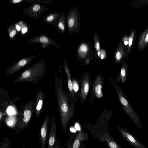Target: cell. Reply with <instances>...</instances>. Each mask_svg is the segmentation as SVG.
<instances>
[{
	"mask_svg": "<svg viewBox=\"0 0 148 148\" xmlns=\"http://www.w3.org/2000/svg\"><path fill=\"white\" fill-rule=\"evenodd\" d=\"M70 131L73 132H76V130L75 128L73 127H71L70 128Z\"/></svg>",
	"mask_w": 148,
	"mask_h": 148,
	"instance_id": "obj_37",
	"label": "cell"
},
{
	"mask_svg": "<svg viewBox=\"0 0 148 148\" xmlns=\"http://www.w3.org/2000/svg\"><path fill=\"white\" fill-rule=\"evenodd\" d=\"M1 108L0 111V128H1L3 125L2 122L5 120V114L3 112V111Z\"/></svg>",
	"mask_w": 148,
	"mask_h": 148,
	"instance_id": "obj_31",
	"label": "cell"
},
{
	"mask_svg": "<svg viewBox=\"0 0 148 148\" xmlns=\"http://www.w3.org/2000/svg\"><path fill=\"white\" fill-rule=\"evenodd\" d=\"M63 82L61 75H55L54 84L55 93L62 129L65 132L69 123L73 116L74 106L73 104L71 106L69 104L67 97L63 89Z\"/></svg>",
	"mask_w": 148,
	"mask_h": 148,
	"instance_id": "obj_1",
	"label": "cell"
},
{
	"mask_svg": "<svg viewBox=\"0 0 148 148\" xmlns=\"http://www.w3.org/2000/svg\"><path fill=\"white\" fill-rule=\"evenodd\" d=\"M73 89L75 91H77L78 90V85L75 80L73 81Z\"/></svg>",
	"mask_w": 148,
	"mask_h": 148,
	"instance_id": "obj_32",
	"label": "cell"
},
{
	"mask_svg": "<svg viewBox=\"0 0 148 148\" xmlns=\"http://www.w3.org/2000/svg\"><path fill=\"white\" fill-rule=\"evenodd\" d=\"M97 54L98 58L101 60H104L106 58V51L103 49H101L99 51L97 52Z\"/></svg>",
	"mask_w": 148,
	"mask_h": 148,
	"instance_id": "obj_29",
	"label": "cell"
},
{
	"mask_svg": "<svg viewBox=\"0 0 148 148\" xmlns=\"http://www.w3.org/2000/svg\"><path fill=\"white\" fill-rule=\"evenodd\" d=\"M46 69V65L43 58L24 70L12 82L16 83L25 82L36 84L45 75Z\"/></svg>",
	"mask_w": 148,
	"mask_h": 148,
	"instance_id": "obj_2",
	"label": "cell"
},
{
	"mask_svg": "<svg viewBox=\"0 0 148 148\" xmlns=\"http://www.w3.org/2000/svg\"><path fill=\"white\" fill-rule=\"evenodd\" d=\"M61 13L54 12L47 15L43 19V22L47 24L53 25L55 27Z\"/></svg>",
	"mask_w": 148,
	"mask_h": 148,
	"instance_id": "obj_20",
	"label": "cell"
},
{
	"mask_svg": "<svg viewBox=\"0 0 148 148\" xmlns=\"http://www.w3.org/2000/svg\"><path fill=\"white\" fill-rule=\"evenodd\" d=\"M10 140L8 137H4L1 143L0 148H11Z\"/></svg>",
	"mask_w": 148,
	"mask_h": 148,
	"instance_id": "obj_28",
	"label": "cell"
},
{
	"mask_svg": "<svg viewBox=\"0 0 148 148\" xmlns=\"http://www.w3.org/2000/svg\"><path fill=\"white\" fill-rule=\"evenodd\" d=\"M23 148H25V147H23Z\"/></svg>",
	"mask_w": 148,
	"mask_h": 148,
	"instance_id": "obj_38",
	"label": "cell"
},
{
	"mask_svg": "<svg viewBox=\"0 0 148 148\" xmlns=\"http://www.w3.org/2000/svg\"><path fill=\"white\" fill-rule=\"evenodd\" d=\"M125 50L123 42L122 40L120 41L115 51L114 59L116 64H120L125 59Z\"/></svg>",
	"mask_w": 148,
	"mask_h": 148,
	"instance_id": "obj_16",
	"label": "cell"
},
{
	"mask_svg": "<svg viewBox=\"0 0 148 148\" xmlns=\"http://www.w3.org/2000/svg\"><path fill=\"white\" fill-rule=\"evenodd\" d=\"M66 19L68 31L70 35L79 31L80 28V15L77 7L74 6L70 10Z\"/></svg>",
	"mask_w": 148,
	"mask_h": 148,
	"instance_id": "obj_5",
	"label": "cell"
},
{
	"mask_svg": "<svg viewBox=\"0 0 148 148\" xmlns=\"http://www.w3.org/2000/svg\"><path fill=\"white\" fill-rule=\"evenodd\" d=\"M16 28L15 24L13 23L10 25L7 29V33L10 39L13 40L15 38L17 33Z\"/></svg>",
	"mask_w": 148,
	"mask_h": 148,
	"instance_id": "obj_26",
	"label": "cell"
},
{
	"mask_svg": "<svg viewBox=\"0 0 148 148\" xmlns=\"http://www.w3.org/2000/svg\"><path fill=\"white\" fill-rule=\"evenodd\" d=\"M118 130L121 137L125 141L135 148H147L140 142L137 137L128 130L118 126Z\"/></svg>",
	"mask_w": 148,
	"mask_h": 148,
	"instance_id": "obj_6",
	"label": "cell"
},
{
	"mask_svg": "<svg viewBox=\"0 0 148 148\" xmlns=\"http://www.w3.org/2000/svg\"><path fill=\"white\" fill-rule=\"evenodd\" d=\"M75 128L76 130H77L79 131L80 130V128L79 125L77 123H76L75 126Z\"/></svg>",
	"mask_w": 148,
	"mask_h": 148,
	"instance_id": "obj_36",
	"label": "cell"
},
{
	"mask_svg": "<svg viewBox=\"0 0 148 148\" xmlns=\"http://www.w3.org/2000/svg\"><path fill=\"white\" fill-rule=\"evenodd\" d=\"M136 36V30L135 28L131 30L128 35L127 47L125 51V59H127L132 50Z\"/></svg>",
	"mask_w": 148,
	"mask_h": 148,
	"instance_id": "obj_18",
	"label": "cell"
},
{
	"mask_svg": "<svg viewBox=\"0 0 148 148\" xmlns=\"http://www.w3.org/2000/svg\"><path fill=\"white\" fill-rule=\"evenodd\" d=\"M47 10V8L45 6L35 3L32 4L28 8H24L23 12L26 16L37 19L38 18Z\"/></svg>",
	"mask_w": 148,
	"mask_h": 148,
	"instance_id": "obj_9",
	"label": "cell"
},
{
	"mask_svg": "<svg viewBox=\"0 0 148 148\" xmlns=\"http://www.w3.org/2000/svg\"><path fill=\"white\" fill-rule=\"evenodd\" d=\"M63 66L64 71L67 77L68 86L69 90L71 96L73 98H74V94L73 86V83L71 79L70 71L69 65L65 60L64 61V62Z\"/></svg>",
	"mask_w": 148,
	"mask_h": 148,
	"instance_id": "obj_22",
	"label": "cell"
},
{
	"mask_svg": "<svg viewBox=\"0 0 148 148\" xmlns=\"http://www.w3.org/2000/svg\"><path fill=\"white\" fill-rule=\"evenodd\" d=\"M35 110V101L34 99L20 107L17 116L16 124L13 129L16 133H19L28 126Z\"/></svg>",
	"mask_w": 148,
	"mask_h": 148,
	"instance_id": "obj_4",
	"label": "cell"
},
{
	"mask_svg": "<svg viewBox=\"0 0 148 148\" xmlns=\"http://www.w3.org/2000/svg\"><path fill=\"white\" fill-rule=\"evenodd\" d=\"M148 45V26L140 34L138 41L139 52L144 50Z\"/></svg>",
	"mask_w": 148,
	"mask_h": 148,
	"instance_id": "obj_17",
	"label": "cell"
},
{
	"mask_svg": "<svg viewBox=\"0 0 148 148\" xmlns=\"http://www.w3.org/2000/svg\"><path fill=\"white\" fill-rule=\"evenodd\" d=\"M129 5L132 7L140 8L148 5V0H132Z\"/></svg>",
	"mask_w": 148,
	"mask_h": 148,
	"instance_id": "obj_24",
	"label": "cell"
},
{
	"mask_svg": "<svg viewBox=\"0 0 148 148\" xmlns=\"http://www.w3.org/2000/svg\"><path fill=\"white\" fill-rule=\"evenodd\" d=\"M23 2V0H12L10 1L9 3H18Z\"/></svg>",
	"mask_w": 148,
	"mask_h": 148,
	"instance_id": "obj_33",
	"label": "cell"
},
{
	"mask_svg": "<svg viewBox=\"0 0 148 148\" xmlns=\"http://www.w3.org/2000/svg\"><path fill=\"white\" fill-rule=\"evenodd\" d=\"M50 120L49 115L47 114L45 116L40 130V148H45L47 141V133L50 124Z\"/></svg>",
	"mask_w": 148,
	"mask_h": 148,
	"instance_id": "obj_12",
	"label": "cell"
},
{
	"mask_svg": "<svg viewBox=\"0 0 148 148\" xmlns=\"http://www.w3.org/2000/svg\"><path fill=\"white\" fill-rule=\"evenodd\" d=\"M54 148H60V143L58 140L56 142Z\"/></svg>",
	"mask_w": 148,
	"mask_h": 148,
	"instance_id": "obj_35",
	"label": "cell"
},
{
	"mask_svg": "<svg viewBox=\"0 0 148 148\" xmlns=\"http://www.w3.org/2000/svg\"><path fill=\"white\" fill-rule=\"evenodd\" d=\"M50 119L51 126L48 138V148H54L56 143V127L53 115L51 116Z\"/></svg>",
	"mask_w": 148,
	"mask_h": 148,
	"instance_id": "obj_15",
	"label": "cell"
},
{
	"mask_svg": "<svg viewBox=\"0 0 148 148\" xmlns=\"http://www.w3.org/2000/svg\"><path fill=\"white\" fill-rule=\"evenodd\" d=\"M92 48L90 43H87L82 42L78 46L77 49L76 55L78 58L85 60L91 53Z\"/></svg>",
	"mask_w": 148,
	"mask_h": 148,
	"instance_id": "obj_14",
	"label": "cell"
},
{
	"mask_svg": "<svg viewBox=\"0 0 148 148\" xmlns=\"http://www.w3.org/2000/svg\"><path fill=\"white\" fill-rule=\"evenodd\" d=\"M27 42L31 44L39 43L44 48L52 45L58 49H60L59 45L54 39L51 38L47 34L43 33L42 35L36 36L28 40Z\"/></svg>",
	"mask_w": 148,
	"mask_h": 148,
	"instance_id": "obj_8",
	"label": "cell"
},
{
	"mask_svg": "<svg viewBox=\"0 0 148 148\" xmlns=\"http://www.w3.org/2000/svg\"><path fill=\"white\" fill-rule=\"evenodd\" d=\"M103 86V77L101 74H99L95 78L93 84L90 102V106L92 103L93 100L95 97L100 98L103 97V93L102 89Z\"/></svg>",
	"mask_w": 148,
	"mask_h": 148,
	"instance_id": "obj_10",
	"label": "cell"
},
{
	"mask_svg": "<svg viewBox=\"0 0 148 148\" xmlns=\"http://www.w3.org/2000/svg\"><path fill=\"white\" fill-rule=\"evenodd\" d=\"M46 94L41 90L36 93L35 101V112L36 116L39 118L44 107Z\"/></svg>",
	"mask_w": 148,
	"mask_h": 148,
	"instance_id": "obj_13",
	"label": "cell"
},
{
	"mask_svg": "<svg viewBox=\"0 0 148 148\" xmlns=\"http://www.w3.org/2000/svg\"><path fill=\"white\" fill-rule=\"evenodd\" d=\"M115 89L119 100L123 110L132 120L133 123L140 130L143 129L142 123L139 116L132 106L127 98L120 87L109 76Z\"/></svg>",
	"mask_w": 148,
	"mask_h": 148,
	"instance_id": "obj_3",
	"label": "cell"
},
{
	"mask_svg": "<svg viewBox=\"0 0 148 148\" xmlns=\"http://www.w3.org/2000/svg\"><path fill=\"white\" fill-rule=\"evenodd\" d=\"M36 56H33L25 57L16 61L7 68L4 73L6 76H10L28 65Z\"/></svg>",
	"mask_w": 148,
	"mask_h": 148,
	"instance_id": "obj_7",
	"label": "cell"
},
{
	"mask_svg": "<svg viewBox=\"0 0 148 148\" xmlns=\"http://www.w3.org/2000/svg\"><path fill=\"white\" fill-rule=\"evenodd\" d=\"M17 119L15 115L8 116L5 119L4 122L8 127L14 128L16 125Z\"/></svg>",
	"mask_w": 148,
	"mask_h": 148,
	"instance_id": "obj_25",
	"label": "cell"
},
{
	"mask_svg": "<svg viewBox=\"0 0 148 148\" xmlns=\"http://www.w3.org/2000/svg\"><path fill=\"white\" fill-rule=\"evenodd\" d=\"M66 19L64 10L61 13L56 27L60 33L64 34L66 30Z\"/></svg>",
	"mask_w": 148,
	"mask_h": 148,
	"instance_id": "obj_19",
	"label": "cell"
},
{
	"mask_svg": "<svg viewBox=\"0 0 148 148\" xmlns=\"http://www.w3.org/2000/svg\"><path fill=\"white\" fill-rule=\"evenodd\" d=\"M88 134L80 131L78 133L73 146V148H79L80 142L88 138Z\"/></svg>",
	"mask_w": 148,
	"mask_h": 148,
	"instance_id": "obj_23",
	"label": "cell"
},
{
	"mask_svg": "<svg viewBox=\"0 0 148 148\" xmlns=\"http://www.w3.org/2000/svg\"><path fill=\"white\" fill-rule=\"evenodd\" d=\"M93 40L94 47L97 52L101 49L99 35L97 31L95 33Z\"/></svg>",
	"mask_w": 148,
	"mask_h": 148,
	"instance_id": "obj_27",
	"label": "cell"
},
{
	"mask_svg": "<svg viewBox=\"0 0 148 148\" xmlns=\"http://www.w3.org/2000/svg\"><path fill=\"white\" fill-rule=\"evenodd\" d=\"M121 64L118 80L119 81H121L122 83L124 84L126 82L127 75L128 65L125 60H124Z\"/></svg>",
	"mask_w": 148,
	"mask_h": 148,
	"instance_id": "obj_21",
	"label": "cell"
},
{
	"mask_svg": "<svg viewBox=\"0 0 148 148\" xmlns=\"http://www.w3.org/2000/svg\"><path fill=\"white\" fill-rule=\"evenodd\" d=\"M21 22L22 25L21 26L22 27L21 28V35H25L28 32V26L23 22L21 21Z\"/></svg>",
	"mask_w": 148,
	"mask_h": 148,
	"instance_id": "obj_30",
	"label": "cell"
},
{
	"mask_svg": "<svg viewBox=\"0 0 148 148\" xmlns=\"http://www.w3.org/2000/svg\"><path fill=\"white\" fill-rule=\"evenodd\" d=\"M15 27L17 31L18 32L20 31L21 30V27L20 25L18 23L15 24Z\"/></svg>",
	"mask_w": 148,
	"mask_h": 148,
	"instance_id": "obj_34",
	"label": "cell"
},
{
	"mask_svg": "<svg viewBox=\"0 0 148 148\" xmlns=\"http://www.w3.org/2000/svg\"><path fill=\"white\" fill-rule=\"evenodd\" d=\"M80 101L83 105L85 101L90 89V77L89 73H85L82 77Z\"/></svg>",
	"mask_w": 148,
	"mask_h": 148,
	"instance_id": "obj_11",
	"label": "cell"
}]
</instances>
